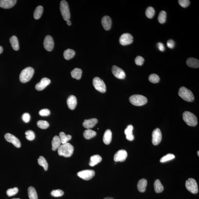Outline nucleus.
Segmentation results:
<instances>
[{
  "instance_id": "obj_8",
  "label": "nucleus",
  "mask_w": 199,
  "mask_h": 199,
  "mask_svg": "<svg viewBox=\"0 0 199 199\" xmlns=\"http://www.w3.org/2000/svg\"><path fill=\"white\" fill-rule=\"evenodd\" d=\"M93 84L95 89L102 93H104L106 91V87L103 81L99 78H94L93 80Z\"/></svg>"
},
{
  "instance_id": "obj_23",
  "label": "nucleus",
  "mask_w": 199,
  "mask_h": 199,
  "mask_svg": "<svg viewBox=\"0 0 199 199\" xmlns=\"http://www.w3.org/2000/svg\"><path fill=\"white\" fill-rule=\"evenodd\" d=\"M186 63L187 65L190 68H197L199 67V61L197 59L190 58L187 60Z\"/></svg>"
},
{
  "instance_id": "obj_17",
  "label": "nucleus",
  "mask_w": 199,
  "mask_h": 199,
  "mask_svg": "<svg viewBox=\"0 0 199 199\" xmlns=\"http://www.w3.org/2000/svg\"><path fill=\"white\" fill-rule=\"evenodd\" d=\"M16 0H1L0 7L4 9H10L13 7L16 3Z\"/></svg>"
},
{
  "instance_id": "obj_14",
  "label": "nucleus",
  "mask_w": 199,
  "mask_h": 199,
  "mask_svg": "<svg viewBox=\"0 0 199 199\" xmlns=\"http://www.w3.org/2000/svg\"><path fill=\"white\" fill-rule=\"evenodd\" d=\"M112 72L116 78L119 79H124L125 77V72L121 68L116 66H113L112 68Z\"/></svg>"
},
{
  "instance_id": "obj_47",
  "label": "nucleus",
  "mask_w": 199,
  "mask_h": 199,
  "mask_svg": "<svg viewBox=\"0 0 199 199\" xmlns=\"http://www.w3.org/2000/svg\"><path fill=\"white\" fill-rule=\"evenodd\" d=\"M22 119L23 121L25 123H28L30 121V115L28 113H25L23 114Z\"/></svg>"
},
{
  "instance_id": "obj_20",
  "label": "nucleus",
  "mask_w": 199,
  "mask_h": 199,
  "mask_svg": "<svg viewBox=\"0 0 199 199\" xmlns=\"http://www.w3.org/2000/svg\"><path fill=\"white\" fill-rule=\"evenodd\" d=\"M97 123L98 120L96 119L85 120L83 123V125L86 129H90L94 127Z\"/></svg>"
},
{
  "instance_id": "obj_22",
  "label": "nucleus",
  "mask_w": 199,
  "mask_h": 199,
  "mask_svg": "<svg viewBox=\"0 0 199 199\" xmlns=\"http://www.w3.org/2000/svg\"><path fill=\"white\" fill-rule=\"evenodd\" d=\"M147 184V181L145 179H141L138 183L137 188L140 192H144L146 190Z\"/></svg>"
},
{
  "instance_id": "obj_3",
  "label": "nucleus",
  "mask_w": 199,
  "mask_h": 199,
  "mask_svg": "<svg viewBox=\"0 0 199 199\" xmlns=\"http://www.w3.org/2000/svg\"><path fill=\"white\" fill-rule=\"evenodd\" d=\"M184 121L188 125L192 127H195L197 124V119L194 114L190 112L186 111L183 114Z\"/></svg>"
},
{
  "instance_id": "obj_24",
  "label": "nucleus",
  "mask_w": 199,
  "mask_h": 199,
  "mask_svg": "<svg viewBox=\"0 0 199 199\" xmlns=\"http://www.w3.org/2000/svg\"><path fill=\"white\" fill-rule=\"evenodd\" d=\"M102 160V157L99 155H96L92 156L90 157L89 165L90 166L93 167L101 162Z\"/></svg>"
},
{
  "instance_id": "obj_1",
  "label": "nucleus",
  "mask_w": 199,
  "mask_h": 199,
  "mask_svg": "<svg viewBox=\"0 0 199 199\" xmlns=\"http://www.w3.org/2000/svg\"><path fill=\"white\" fill-rule=\"evenodd\" d=\"M58 149L59 155L65 157H70L73 153L74 147L70 143H67L61 145Z\"/></svg>"
},
{
  "instance_id": "obj_39",
  "label": "nucleus",
  "mask_w": 199,
  "mask_h": 199,
  "mask_svg": "<svg viewBox=\"0 0 199 199\" xmlns=\"http://www.w3.org/2000/svg\"><path fill=\"white\" fill-rule=\"evenodd\" d=\"M149 80L150 82L153 84L157 83L160 80V78L158 75L156 74H152L149 76Z\"/></svg>"
},
{
  "instance_id": "obj_52",
  "label": "nucleus",
  "mask_w": 199,
  "mask_h": 199,
  "mask_svg": "<svg viewBox=\"0 0 199 199\" xmlns=\"http://www.w3.org/2000/svg\"><path fill=\"white\" fill-rule=\"evenodd\" d=\"M103 199H114L113 197H107L104 198Z\"/></svg>"
},
{
  "instance_id": "obj_2",
  "label": "nucleus",
  "mask_w": 199,
  "mask_h": 199,
  "mask_svg": "<svg viewBox=\"0 0 199 199\" xmlns=\"http://www.w3.org/2000/svg\"><path fill=\"white\" fill-rule=\"evenodd\" d=\"M34 72V69L31 67H28L24 69L20 75V80L23 83L29 82L32 78Z\"/></svg>"
},
{
  "instance_id": "obj_31",
  "label": "nucleus",
  "mask_w": 199,
  "mask_h": 199,
  "mask_svg": "<svg viewBox=\"0 0 199 199\" xmlns=\"http://www.w3.org/2000/svg\"><path fill=\"white\" fill-rule=\"evenodd\" d=\"M96 134L97 133L95 131L91 129H88L84 131V136L86 139H89L95 137Z\"/></svg>"
},
{
  "instance_id": "obj_16",
  "label": "nucleus",
  "mask_w": 199,
  "mask_h": 199,
  "mask_svg": "<svg viewBox=\"0 0 199 199\" xmlns=\"http://www.w3.org/2000/svg\"><path fill=\"white\" fill-rule=\"evenodd\" d=\"M51 80L48 78H43L41 79L40 82L36 84L35 88L38 91H41L44 90L47 86L50 84Z\"/></svg>"
},
{
  "instance_id": "obj_29",
  "label": "nucleus",
  "mask_w": 199,
  "mask_h": 199,
  "mask_svg": "<svg viewBox=\"0 0 199 199\" xmlns=\"http://www.w3.org/2000/svg\"><path fill=\"white\" fill-rule=\"evenodd\" d=\"M82 73V70L78 68L74 69L71 72L72 77L77 80H79L81 78Z\"/></svg>"
},
{
  "instance_id": "obj_10",
  "label": "nucleus",
  "mask_w": 199,
  "mask_h": 199,
  "mask_svg": "<svg viewBox=\"0 0 199 199\" xmlns=\"http://www.w3.org/2000/svg\"><path fill=\"white\" fill-rule=\"evenodd\" d=\"M119 41L120 44L123 46H127L133 43V37L129 33H124L120 37Z\"/></svg>"
},
{
  "instance_id": "obj_33",
  "label": "nucleus",
  "mask_w": 199,
  "mask_h": 199,
  "mask_svg": "<svg viewBox=\"0 0 199 199\" xmlns=\"http://www.w3.org/2000/svg\"><path fill=\"white\" fill-rule=\"evenodd\" d=\"M43 12V7L42 6L37 7L34 11V17L35 19L38 20L40 18Z\"/></svg>"
},
{
  "instance_id": "obj_44",
  "label": "nucleus",
  "mask_w": 199,
  "mask_h": 199,
  "mask_svg": "<svg viewBox=\"0 0 199 199\" xmlns=\"http://www.w3.org/2000/svg\"><path fill=\"white\" fill-rule=\"evenodd\" d=\"M144 59L140 56H137L135 59V63L138 66H141L144 62Z\"/></svg>"
},
{
  "instance_id": "obj_6",
  "label": "nucleus",
  "mask_w": 199,
  "mask_h": 199,
  "mask_svg": "<svg viewBox=\"0 0 199 199\" xmlns=\"http://www.w3.org/2000/svg\"><path fill=\"white\" fill-rule=\"evenodd\" d=\"M61 13L65 20L67 21L70 19V15L69 5L67 2L64 0L61 1L60 5Z\"/></svg>"
},
{
  "instance_id": "obj_41",
  "label": "nucleus",
  "mask_w": 199,
  "mask_h": 199,
  "mask_svg": "<svg viewBox=\"0 0 199 199\" xmlns=\"http://www.w3.org/2000/svg\"><path fill=\"white\" fill-rule=\"evenodd\" d=\"M26 138L29 141H33L35 139V135L34 132L31 130L27 131L25 133Z\"/></svg>"
},
{
  "instance_id": "obj_7",
  "label": "nucleus",
  "mask_w": 199,
  "mask_h": 199,
  "mask_svg": "<svg viewBox=\"0 0 199 199\" xmlns=\"http://www.w3.org/2000/svg\"><path fill=\"white\" fill-rule=\"evenodd\" d=\"M186 187L189 192L194 194L198 192L197 184L196 180L192 178H189L186 181Z\"/></svg>"
},
{
  "instance_id": "obj_46",
  "label": "nucleus",
  "mask_w": 199,
  "mask_h": 199,
  "mask_svg": "<svg viewBox=\"0 0 199 199\" xmlns=\"http://www.w3.org/2000/svg\"><path fill=\"white\" fill-rule=\"evenodd\" d=\"M39 114L41 116H47L50 115V111L48 109H44L40 110Z\"/></svg>"
},
{
  "instance_id": "obj_27",
  "label": "nucleus",
  "mask_w": 199,
  "mask_h": 199,
  "mask_svg": "<svg viewBox=\"0 0 199 199\" xmlns=\"http://www.w3.org/2000/svg\"><path fill=\"white\" fill-rule=\"evenodd\" d=\"M10 42L11 47L14 50L17 51L19 50V41L16 36L13 35L10 38Z\"/></svg>"
},
{
  "instance_id": "obj_49",
  "label": "nucleus",
  "mask_w": 199,
  "mask_h": 199,
  "mask_svg": "<svg viewBox=\"0 0 199 199\" xmlns=\"http://www.w3.org/2000/svg\"><path fill=\"white\" fill-rule=\"evenodd\" d=\"M157 48L159 49V50L161 51V52H163L165 50V48L164 44L163 43H157Z\"/></svg>"
},
{
  "instance_id": "obj_4",
  "label": "nucleus",
  "mask_w": 199,
  "mask_h": 199,
  "mask_svg": "<svg viewBox=\"0 0 199 199\" xmlns=\"http://www.w3.org/2000/svg\"><path fill=\"white\" fill-rule=\"evenodd\" d=\"M179 95L187 102H192L194 100V96L192 92L184 87H182L179 89Z\"/></svg>"
},
{
  "instance_id": "obj_35",
  "label": "nucleus",
  "mask_w": 199,
  "mask_h": 199,
  "mask_svg": "<svg viewBox=\"0 0 199 199\" xmlns=\"http://www.w3.org/2000/svg\"><path fill=\"white\" fill-rule=\"evenodd\" d=\"M38 164L44 168L45 171H47L48 169V164L46 159L44 157L40 156L38 159Z\"/></svg>"
},
{
  "instance_id": "obj_54",
  "label": "nucleus",
  "mask_w": 199,
  "mask_h": 199,
  "mask_svg": "<svg viewBox=\"0 0 199 199\" xmlns=\"http://www.w3.org/2000/svg\"><path fill=\"white\" fill-rule=\"evenodd\" d=\"M19 199V198H13V199Z\"/></svg>"
},
{
  "instance_id": "obj_51",
  "label": "nucleus",
  "mask_w": 199,
  "mask_h": 199,
  "mask_svg": "<svg viewBox=\"0 0 199 199\" xmlns=\"http://www.w3.org/2000/svg\"><path fill=\"white\" fill-rule=\"evenodd\" d=\"M3 48L2 47L0 46V54H1L3 52Z\"/></svg>"
},
{
  "instance_id": "obj_50",
  "label": "nucleus",
  "mask_w": 199,
  "mask_h": 199,
  "mask_svg": "<svg viewBox=\"0 0 199 199\" xmlns=\"http://www.w3.org/2000/svg\"><path fill=\"white\" fill-rule=\"evenodd\" d=\"M67 21V24L68 25H71V21L69 20H68L66 21Z\"/></svg>"
},
{
  "instance_id": "obj_26",
  "label": "nucleus",
  "mask_w": 199,
  "mask_h": 199,
  "mask_svg": "<svg viewBox=\"0 0 199 199\" xmlns=\"http://www.w3.org/2000/svg\"><path fill=\"white\" fill-rule=\"evenodd\" d=\"M61 140L60 137L58 136H55L53 138L52 141V149L53 151H55L59 148L61 145Z\"/></svg>"
},
{
  "instance_id": "obj_12",
  "label": "nucleus",
  "mask_w": 199,
  "mask_h": 199,
  "mask_svg": "<svg viewBox=\"0 0 199 199\" xmlns=\"http://www.w3.org/2000/svg\"><path fill=\"white\" fill-rule=\"evenodd\" d=\"M5 138L6 140L12 143L15 147L18 148L20 147L21 144L20 141L15 136L10 133H7L5 135Z\"/></svg>"
},
{
  "instance_id": "obj_36",
  "label": "nucleus",
  "mask_w": 199,
  "mask_h": 199,
  "mask_svg": "<svg viewBox=\"0 0 199 199\" xmlns=\"http://www.w3.org/2000/svg\"><path fill=\"white\" fill-rule=\"evenodd\" d=\"M166 12L164 11H161L159 14L158 18L159 22L161 24L165 23L166 21Z\"/></svg>"
},
{
  "instance_id": "obj_48",
  "label": "nucleus",
  "mask_w": 199,
  "mask_h": 199,
  "mask_svg": "<svg viewBox=\"0 0 199 199\" xmlns=\"http://www.w3.org/2000/svg\"><path fill=\"white\" fill-rule=\"evenodd\" d=\"M175 43L174 41L172 40H169L167 41V46L169 48L173 49L174 48Z\"/></svg>"
},
{
  "instance_id": "obj_37",
  "label": "nucleus",
  "mask_w": 199,
  "mask_h": 199,
  "mask_svg": "<svg viewBox=\"0 0 199 199\" xmlns=\"http://www.w3.org/2000/svg\"><path fill=\"white\" fill-rule=\"evenodd\" d=\"M146 15L149 19H152L154 16L155 11L154 9L152 7H147L146 11Z\"/></svg>"
},
{
  "instance_id": "obj_43",
  "label": "nucleus",
  "mask_w": 199,
  "mask_h": 199,
  "mask_svg": "<svg viewBox=\"0 0 199 199\" xmlns=\"http://www.w3.org/2000/svg\"><path fill=\"white\" fill-rule=\"evenodd\" d=\"M64 194V192L62 190L58 189V190H54L51 192V195L55 197H60L63 196Z\"/></svg>"
},
{
  "instance_id": "obj_40",
  "label": "nucleus",
  "mask_w": 199,
  "mask_h": 199,
  "mask_svg": "<svg viewBox=\"0 0 199 199\" xmlns=\"http://www.w3.org/2000/svg\"><path fill=\"white\" fill-rule=\"evenodd\" d=\"M174 155L172 154L169 153L161 158L160 160V162L161 163H164L166 162L167 161L171 160L175 158Z\"/></svg>"
},
{
  "instance_id": "obj_25",
  "label": "nucleus",
  "mask_w": 199,
  "mask_h": 199,
  "mask_svg": "<svg viewBox=\"0 0 199 199\" xmlns=\"http://www.w3.org/2000/svg\"><path fill=\"white\" fill-rule=\"evenodd\" d=\"M112 132L110 129H107L104 133L103 138V142L106 145H109L112 140Z\"/></svg>"
},
{
  "instance_id": "obj_9",
  "label": "nucleus",
  "mask_w": 199,
  "mask_h": 199,
  "mask_svg": "<svg viewBox=\"0 0 199 199\" xmlns=\"http://www.w3.org/2000/svg\"><path fill=\"white\" fill-rule=\"evenodd\" d=\"M78 176L84 180H88L92 179L95 175V172L92 170H86L79 171Z\"/></svg>"
},
{
  "instance_id": "obj_11",
  "label": "nucleus",
  "mask_w": 199,
  "mask_h": 199,
  "mask_svg": "<svg viewBox=\"0 0 199 199\" xmlns=\"http://www.w3.org/2000/svg\"><path fill=\"white\" fill-rule=\"evenodd\" d=\"M152 142L153 145H157L161 143L162 139V134L158 128L155 129L152 134Z\"/></svg>"
},
{
  "instance_id": "obj_30",
  "label": "nucleus",
  "mask_w": 199,
  "mask_h": 199,
  "mask_svg": "<svg viewBox=\"0 0 199 199\" xmlns=\"http://www.w3.org/2000/svg\"><path fill=\"white\" fill-rule=\"evenodd\" d=\"M60 138L61 142L62 144L68 143V141L72 138L71 136L70 135H66L64 132H61L60 133Z\"/></svg>"
},
{
  "instance_id": "obj_5",
  "label": "nucleus",
  "mask_w": 199,
  "mask_h": 199,
  "mask_svg": "<svg viewBox=\"0 0 199 199\" xmlns=\"http://www.w3.org/2000/svg\"><path fill=\"white\" fill-rule=\"evenodd\" d=\"M130 102L133 105L135 106H142L145 105L147 102V99L145 96L138 94L131 96L129 97Z\"/></svg>"
},
{
  "instance_id": "obj_13",
  "label": "nucleus",
  "mask_w": 199,
  "mask_h": 199,
  "mask_svg": "<svg viewBox=\"0 0 199 199\" xmlns=\"http://www.w3.org/2000/svg\"><path fill=\"white\" fill-rule=\"evenodd\" d=\"M128 154L125 150L121 149L117 152L114 156V160L115 162L124 161L127 158Z\"/></svg>"
},
{
  "instance_id": "obj_38",
  "label": "nucleus",
  "mask_w": 199,
  "mask_h": 199,
  "mask_svg": "<svg viewBox=\"0 0 199 199\" xmlns=\"http://www.w3.org/2000/svg\"><path fill=\"white\" fill-rule=\"evenodd\" d=\"M37 125L38 127L42 129H46L49 127L48 122L44 120H39L37 122Z\"/></svg>"
},
{
  "instance_id": "obj_42",
  "label": "nucleus",
  "mask_w": 199,
  "mask_h": 199,
  "mask_svg": "<svg viewBox=\"0 0 199 199\" xmlns=\"http://www.w3.org/2000/svg\"><path fill=\"white\" fill-rule=\"evenodd\" d=\"M18 188H10L7 191V194L9 197L12 196L16 194L18 192Z\"/></svg>"
},
{
  "instance_id": "obj_28",
  "label": "nucleus",
  "mask_w": 199,
  "mask_h": 199,
  "mask_svg": "<svg viewBox=\"0 0 199 199\" xmlns=\"http://www.w3.org/2000/svg\"><path fill=\"white\" fill-rule=\"evenodd\" d=\"M155 191L157 193L162 192L164 190V187L161 184L160 180L159 179L156 180L154 184Z\"/></svg>"
},
{
  "instance_id": "obj_21",
  "label": "nucleus",
  "mask_w": 199,
  "mask_h": 199,
  "mask_svg": "<svg viewBox=\"0 0 199 199\" xmlns=\"http://www.w3.org/2000/svg\"><path fill=\"white\" fill-rule=\"evenodd\" d=\"M133 126L129 125L127 126V129H125L124 133L126 136V139L128 140L132 141L134 139V137L133 133Z\"/></svg>"
},
{
  "instance_id": "obj_19",
  "label": "nucleus",
  "mask_w": 199,
  "mask_h": 199,
  "mask_svg": "<svg viewBox=\"0 0 199 199\" xmlns=\"http://www.w3.org/2000/svg\"><path fill=\"white\" fill-rule=\"evenodd\" d=\"M67 104L70 109L74 110L77 104V100L75 96L74 95L69 96L67 100Z\"/></svg>"
},
{
  "instance_id": "obj_34",
  "label": "nucleus",
  "mask_w": 199,
  "mask_h": 199,
  "mask_svg": "<svg viewBox=\"0 0 199 199\" xmlns=\"http://www.w3.org/2000/svg\"><path fill=\"white\" fill-rule=\"evenodd\" d=\"M29 198L30 199H38L37 192L33 187H29L28 189Z\"/></svg>"
},
{
  "instance_id": "obj_45",
  "label": "nucleus",
  "mask_w": 199,
  "mask_h": 199,
  "mask_svg": "<svg viewBox=\"0 0 199 199\" xmlns=\"http://www.w3.org/2000/svg\"><path fill=\"white\" fill-rule=\"evenodd\" d=\"M178 2L179 5L184 8L188 7L190 4V1L188 0H179Z\"/></svg>"
},
{
  "instance_id": "obj_53",
  "label": "nucleus",
  "mask_w": 199,
  "mask_h": 199,
  "mask_svg": "<svg viewBox=\"0 0 199 199\" xmlns=\"http://www.w3.org/2000/svg\"><path fill=\"white\" fill-rule=\"evenodd\" d=\"M199 151H198V152H197V155H198V156H199Z\"/></svg>"
},
{
  "instance_id": "obj_32",
  "label": "nucleus",
  "mask_w": 199,
  "mask_h": 199,
  "mask_svg": "<svg viewBox=\"0 0 199 199\" xmlns=\"http://www.w3.org/2000/svg\"><path fill=\"white\" fill-rule=\"evenodd\" d=\"M75 54V52L74 50L68 49L64 51V56L66 60H68L73 58Z\"/></svg>"
},
{
  "instance_id": "obj_15",
  "label": "nucleus",
  "mask_w": 199,
  "mask_h": 199,
  "mask_svg": "<svg viewBox=\"0 0 199 199\" xmlns=\"http://www.w3.org/2000/svg\"><path fill=\"white\" fill-rule=\"evenodd\" d=\"M44 48L48 51H51L53 50L54 46V40L50 35H47L45 37L44 42Z\"/></svg>"
},
{
  "instance_id": "obj_18",
  "label": "nucleus",
  "mask_w": 199,
  "mask_h": 199,
  "mask_svg": "<svg viewBox=\"0 0 199 199\" xmlns=\"http://www.w3.org/2000/svg\"><path fill=\"white\" fill-rule=\"evenodd\" d=\"M102 26L106 30H108L111 29L112 21L111 18L109 16H104L102 19Z\"/></svg>"
}]
</instances>
